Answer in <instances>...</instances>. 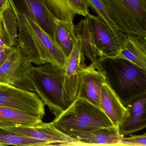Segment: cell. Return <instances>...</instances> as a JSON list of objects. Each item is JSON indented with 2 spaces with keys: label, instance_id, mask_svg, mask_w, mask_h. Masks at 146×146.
Masks as SVG:
<instances>
[{
  "label": "cell",
  "instance_id": "cell-1",
  "mask_svg": "<svg viewBox=\"0 0 146 146\" xmlns=\"http://www.w3.org/2000/svg\"><path fill=\"white\" fill-rule=\"evenodd\" d=\"M101 72L123 104L146 94V69L120 58H98Z\"/></svg>",
  "mask_w": 146,
  "mask_h": 146
},
{
  "label": "cell",
  "instance_id": "cell-2",
  "mask_svg": "<svg viewBox=\"0 0 146 146\" xmlns=\"http://www.w3.org/2000/svg\"><path fill=\"white\" fill-rule=\"evenodd\" d=\"M51 123L57 129L75 140L82 133L113 125L100 108L80 98H76Z\"/></svg>",
  "mask_w": 146,
  "mask_h": 146
},
{
  "label": "cell",
  "instance_id": "cell-3",
  "mask_svg": "<svg viewBox=\"0 0 146 146\" xmlns=\"http://www.w3.org/2000/svg\"><path fill=\"white\" fill-rule=\"evenodd\" d=\"M31 71L35 92L57 117L73 102L64 86V70L46 63Z\"/></svg>",
  "mask_w": 146,
  "mask_h": 146
},
{
  "label": "cell",
  "instance_id": "cell-4",
  "mask_svg": "<svg viewBox=\"0 0 146 146\" xmlns=\"http://www.w3.org/2000/svg\"><path fill=\"white\" fill-rule=\"evenodd\" d=\"M110 19L127 35L146 37V0H101Z\"/></svg>",
  "mask_w": 146,
  "mask_h": 146
},
{
  "label": "cell",
  "instance_id": "cell-5",
  "mask_svg": "<svg viewBox=\"0 0 146 146\" xmlns=\"http://www.w3.org/2000/svg\"><path fill=\"white\" fill-rule=\"evenodd\" d=\"M32 64L19 48L12 46L6 59L0 67V82L28 92H35Z\"/></svg>",
  "mask_w": 146,
  "mask_h": 146
},
{
  "label": "cell",
  "instance_id": "cell-6",
  "mask_svg": "<svg viewBox=\"0 0 146 146\" xmlns=\"http://www.w3.org/2000/svg\"><path fill=\"white\" fill-rule=\"evenodd\" d=\"M87 17L98 58L116 57L124 46L126 34L119 29L111 28L97 16L89 14Z\"/></svg>",
  "mask_w": 146,
  "mask_h": 146
},
{
  "label": "cell",
  "instance_id": "cell-7",
  "mask_svg": "<svg viewBox=\"0 0 146 146\" xmlns=\"http://www.w3.org/2000/svg\"><path fill=\"white\" fill-rule=\"evenodd\" d=\"M0 106L17 109L43 118L45 104L36 93L0 82Z\"/></svg>",
  "mask_w": 146,
  "mask_h": 146
},
{
  "label": "cell",
  "instance_id": "cell-8",
  "mask_svg": "<svg viewBox=\"0 0 146 146\" xmlns=\"http://www.w3.org/2000/svg\"><path fill=\"white\" fill-rule=\"evenodd\" d=\"M23 15L47 63L64 70L67 57L64 54L55 39L46 32L38 23L25 15Z\"/></svg>",
  "mask_w": 146,
  "mask_h": 146
},
{
  "label": "cell",
  "instance_id": "cell-9",
  "mask_svg": "<svg viewBox=\"0 0 146 146\" xmlns=\"http://www.w3.org/2000/svg\"><path fill=\"white\" fill-rule=\"evenodd\" d=\"M15 133L31 137L48 143L51 146H80L78 141L57 129L52 123H41L34 126L3 127Z\"/></svg>",
  "mask_w": 146,
  "mask_h": 146
},
{
  "label": "cell",
  "instance_id": "cell-10",
  "mask_svg": "<svg viewBox=\"0 0 146 146\" xmlns=\"http://www.w3.org/2000/svg\"><path fill=\"white\" fill-rule=\"evenodd\" d=\"M76 38L72 51L67 58L64 70V86L72 102L77 98L80 73L87 66L81 40L78 36H76Z\"/></svg>",
  "mask_w": 146,
  "mask_h": 146
},
{
  "label": "cell",
  "instance_id": "cell-11",
  "mask_svg": "<svg viewBox=\"0 0 146 146\" xmlns=\"http://www.w3.org/2000/svg\"><path fill=\"white\" fill-rule=\"evenodd\" d=\"M105 80L104 74L94 64L87 66L80 73L77 98L85 99L101 108V90Z\"/></svg>",
  "mask_w": 146,
  "mask_h": 146
},
{
  "label": "cell",
  "instance_id": "cell-12",
  "mask_svg": "<svg viewBox=\"0 0 146 146\" xmlns=\"http://www.w3.org/2000/svg\"><path fill=\"white\" fill-rule=\"evenodd\" d=\"M13 1L19 13L38 23L55 40L54 17L47 7L45 0H13Z\"/></svg>",
  "mask_w": 146,
  "mask_h": 146
},
{
  "label": "cell",
  "instance_id": "cell-13",
  "mask_svg": "<svg viewBox=\"0 0 146 146\" xmlns=\"http://www.w3.org/2000/svg\"><path fill=\"white\" fill-rule=\"evenodd\" d=\"M125 107L126 113L118 128L122 137L146 128V94L133 100Z\"/></svg>",
  "mask_w": 146,
  "mask_h": 146
},
{
  "label": "cell",
  "instance_id": "cell-14",
  "mask_svg": "<svg viewBox=\"0 0 146 146\" xmlns=\"http://www.w3.org/2000/svg\"><path fill=\"white\" fill-rule=\"evenodd\" d=\"M47 7L55 18L73 23L76 14L86 17L90 14L86 0H45Z\"/></svg>",
  "mask_w": 146,
  "mask_h": 146
},
{
  "label": "cell",
  "instance_id": "cell-15",
  "mask_svg": "<svg viewBox=\"0 0 146 146\" xmlns=\"http://www.w3.org/2000/svg\"><path fill=\"white\" fill-rule=\"evenodd\" d=\"M17 22L19 33L17 36L16 46L20 49L32 64L39 66L47 63L23 14L19 13Z\"/></svg>",
  "mask_w": 146,
  "mask_h": 146
},
{
  "label": "cell",
  "instance_id": "cell-16",
  "mask_svg": "<svg viewBox=\"0 0 146 146\" xmlns=\"http://www.w3.org/2000/svg\"><path fill=\"white\" fill-rule=\"evenodd\" d=\"M100 102L101 109L118 129L127 109L106 79L102 86Z\"/></svg>",
  "mask_w": 146,
  "mask_h": 146
},
{
  "label": "cell",
  "instance_id": "cell-17",
  "mask_svg": "<svg viewBox=\"0 0 146 146\" xmlns=\"http://www.w3.org/2000/svg\"><path fill=\"white\" fill-rule=\"evenodd\" d=\"M121 136L115 126L101 127L88 132L82 133L77 137L80 146H118Z\"/></svg>",
  "mask_w": 146,
  "mask_h": 146
},
{
  "label": "cell",
  "instance_id": "cell-18",
  "mask_svg": "<svg viewBox=\"0 0 146 146\" xmlns=\"http://www.w3.org/2000/svg\"><path fill=\"white\" fill-rule=\"evenodd\" d=\"M124 59L146 69V37L126 35V40L121 52L115 58Z\"/></svg>",
  "mask_w": 146,
  "mask_h": 146
},
{
  "label": "cell",
  "instance_id": "cell-19",
  "mask_svg": "<svg viewBox=\"0 0 146 146\" xmlns=\"http://www.w3.org/2000/svg\"><path fill=\"white\" fill-rule=\"evenodd\" d=\"M42 122V119L39 116L14 108L0 106V128L34 126Z\"/></svg>",
  "mask_w": 146,
  "mask_h": 146
},
{
  "label": "cell",
  "instance_id": "cell-20",
  "mask_svg": "<svg viewBox=\"0 0 146 146\" xmlns=\"http://www.w3.org/2000/svg\"><path fill=\"white\" fill-rule=\"evenodd\" d=\"M75 33L76 36H78L81 40L82 48L84 55L100 72V68L98 61V53L87 17L80 21L75 26Z\"/></svg>",
  "mask_w": 146,
  "mask_h": 146
},
{
  "label": "cell",
  "instance_id": "cell-21",
  "mask_svg": "<svg viewBox=\"0 0 146 146\" xmlns=\"http://www.w3.org/2000/svg\"><path fill=\"white\" fill-rule=\"evenodd\" d=\"M55 27V40L67 57L70 54L76 42L75 26L73 23L62 22L54 18Z\"/></svg>",
  "mask_w": 146,
  "mask_h": 146
},
{
  "label": "cell",
  "instance_id": "cell-22",
  "mask_svg": "<svg viewBox=\"0 0 146 146\" xmlns=\"http://www.w3.org/2000/svg\"><path fill=\"white\" fill-rule=\"evenodd\" d=\"M0 143L5 146H51L45 141L0 128Z\"/></svg>",
  "mask_w": 146,
  "mask_h": 146
},
{
  "label": "cell",
  "instance_id": "cell-23",
  "mask_svg": "<svg viewBox=\"0 0 146 146\" xmlns=\"http://www.w3.org/2000/svg\"><path fill=\"white\" fill-rule=\"evenodd\" d=\"M89 7L97 14V17L101 19L108 25L113 29H117L110 19L107 13L101 0H86Z\"/></svg>",
  "mask_w": 146,
  "mask_h": 146
},
{
  "label": "cell",
  "instance_id": "cell-24",
  "mask_svg": "<svg viewBox=\"0 0 146 146\" xmlns=\"http://www.w3.org/2000/svg\"><path fill=\"white\" fill-rule=\"evenodd\" d=\"M146 146V134L141 135H133L128 137H123L118 146Z\"/></svg>",
  "mask_w": 146,
  "mask_h": 146
},
{
  "label": "cell",
  "instance_id": "cell-25",
  "mask_svg": "<svg viewBox=\"0 0 146 146\" xmlns=\"http://www.w3.org/2000/svg\"><path fill=\"white\" fill-rule=\"evenodd\" d=\"M11 47L0 48V67L1 66L7 58Z\"/></svg>",
  "mask_w": 146,
  "mask_h": 146
},
{
  "label": "cell",
  "instance_id": "cell-26",
  "mask_svg": "<svg viewBox=\"0 0 146 146\" xmlns=\"http://www.w3.org/2000/svg\"><path fill=\"white\" fill-rule=\"evenodd\" d=\"M8 8H10L12 10L11 5L9 4L8 1L7 0H0V11H4Z\"/></svg>",
  "mask_w": 146,
  "mask_h": 146
},
{
  "label": "cell",
  "instance_id": "cell-27",
  "mask_svg": "<svg viewBox=\"0 0 146 146\" xmlns=\"http://www.w3.org/2000/svg\"><path fill=\"white\" fill-rule=\"evenodd\" d=\"M7 1H8V2H9V4L11 5L12 10L14 12V13H15L16 16H17V19L19 13L18 10H17V8H16L14 3H13V0H7Z\"/></svg>",
  "mask_w": 146,
  "mask_h": 146
},
{
  "label": "cell",
  "instance_id": "cell-28",
  "mask_svg": "<svg viewBox=\"0 0 146 146\" xmlns=\"http://www.w3.org/2000/svg\"><path fill=\"white\" fill-rule=\"evenodd\" d=\"M9 46L7 45L5 43H4L3 40L0 38V48H6L9 47Z\"/></svg>",
  "mask_w": 146,
  "mask_h": 146
},
{
  "label": "cell",
  "instance_id": "cell-29",
  "mask_svg": "<svg viewBox=\"0 0 146 146\" xmlns=\"http://www.w3.org/2000/svg\"><path fill=\"white\" fill-rule=\"evenodd\" d=\"M5 146L4 144L3 143H0V146Z\"/></svg>",
  "mask_w": 146,
  "mask_h": 146
}]
</instances>
